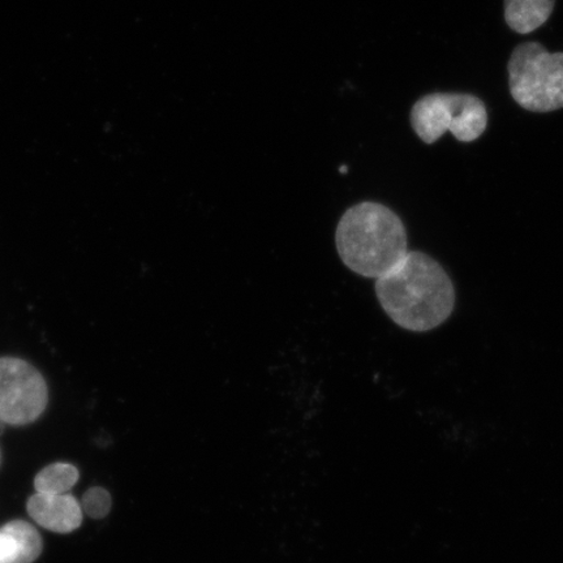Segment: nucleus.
Returning <instances> with one entry per match:
<instances>
[{"mask_svg": "<svg viewBox=\"0 0 563 563\" xmlns=\"http://www.w3.org/2000/svg\"><path fill=\"white\" fill-rule=\"evenodd\" d=\"M82 508L90 518H104L111 509V497L109 492L102 488L88 490L86 496L82 498Z\"/></svg>", "mask_w": 563, "mask_h": 563, "instance_id": "obj_10", "label": "nucleus"}, {"mask_svg": "<svg viewBox=\"0 0 563 563\" xmlns=\"http://www.w3.org/2000/svg\"><path fill=\"white\" fill-rule=\"evenodd\" d=\"M41 552V537L30 523L16 520L0 530V563H32Z\"/></svg>", "mask_w": 563, "mask_h": 563, "instance_id": "obj_7", "label": "nucleus"}, {"mask_svg": "<svg viewBox=\"0 0 563 563\" xmlns=\"http://www.w3.org/2000/svg\"><path fill=\"white\" fill-rule=\"evenodd\" d=\"M338 255L351 272L377 279L408 253L407 230L390 208L375 201L351 207L338 222Z\"/></svg>", "mask_w": 563, "mask_h": 563, "instance_id": "obj_2", "label": "nucleus"}, {"mask_svg": "<svg viewBox=\"0 0 563 563\" xmlns=\"http://www.w3.org/2000/svg\"><path fill=\"white\" fill-rule=\"evenodd\" d=\"M32 519L48 531L68 533L82 522L81 506L73 496L37 493L27 503Z\"/></svg>", "mask_w": 563, "mask_h": 563, "instance_id": "obj_6", "label": "nucleus"}, {"mask_svg": "<svg viewBox=\"0 0 563 563\" xmlns=\"http://www.w3.org/2000/svg\"><path fill=\"white\" fill-rule=\"evenodd\" d=\"M79 481V471L66 463H55L35 477L34 488L47 495H66Z\"/></svg>", "mask_w": 563, "mask_h": 563, "instance_id": "obj_9", "label": "nucleus"}, {"mask_svg": "<svg viewBox=\"0 0 563 563\" xmlns=\"http://www.w3.org/2000/svg\"><path fill=\"white\" fill-rule=\"evenodd\" d=\"M46 405L47 386L41 373L20 358H0V421L30 424Z\"/></svg>", "mask_w": 563, "mask_h": 563, "instance_id": "obj_5", "label": "nucleus"}, {"mask_svg": "<svg viewBox=\"0 0 563 563\" xmlns=\"http://www.w3.org/2000/svg\"><path fill=\"white\" fill-rule=\"evenodd\" d=\"M508 70L511 97L523 109L563 108V53H549L538 42H527L514 48Z\"/></svg>", "mask_w": 563, "mask_h": 563, "instance_id": "obj_3", "label": "nucleus"}, {"mask_svg": "<svg viewBox=\"0 0 563 563\" xmlns=\"http://www.w3.org/2000/svg\"><path fill=\"white\" fill-rule=\"evenodd\" d=\"M411 124L426 144H434L448 131L461 143H473L487 130L488 111L473 95L433 93L413 104Z\"/></svg>", "mask_w": 563, "mask_h": 563, "instance_id": "obj_4", "label": "nucleus"}, {"mask_svg": "<svg viewBox=\"0 0 563 563\" xmlns=\"http://www.w3.org/2000/svg\"><path fill=\"white\" fill-rule=\"evenodd\" d=\"M555 0H505V20L514 32L528 34L551 18Z\"/></svg>", "mask_w": 563, "mask_h": 563, "instance_id": "obj_8", "label": "nucleus"}, {"mask_svg": "<svg viewBox=\"0 0 563 563\" xmlns=\"http://www.w3.org/2000/svg\"><path fill=\"white\" fill-rule=\"evenodd\" d=\"M376 297L394 323L424 333L442 325L455 307V288L440 263L420 251L407 255L375 282Z\"/></svg>", "mask_w": 563, "mask_h": 563, "instance_id": "obj_1", "label": "nucleus"}]
</instances>
